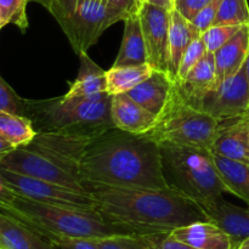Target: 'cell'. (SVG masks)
Here are the masks:
<instances>
[{
  "label": "cell",
  "instance_id": "12",
  "mask_svg": "<svg viewBox=\"0 0 249 249\" xmlns=\"http://www.w3.org/2000/svg\"><path fill=\"white\" fill-rule=\"evenodd\" d=\"M91 140L90 138L36 134L32 142L24 147L46 156L66 170L79 177V163Z\"/></svg>",
  "mask_w": 249,
  "mask_h": 249
},
{
  "label": "cell",
  "instance_id": "36",
  "mask_svg": "<svg viewBox=\"0 0 249 249\" xmlns=\"http://www.w3.org/2000/svg\"><path fill=\"white\" fill-rule=\"evenodd\" d=\"M212 0H174L173 7L184 18L191 22L202 9L207 6Z\"/></svg>",
  "mask_w": 249,
  "mask_h": 249
},
{
  "label": "cell",
  "instance_id": "37",
  "mask_svg": "<svg viewBox=\"0 0 249 249\" xmlns=\"http://www.w3.org/2000/svg\"><path fill=\"white\" fill-rule=\"evenodd\" d=\"M112 12L118 15L122 21L130 14H138L135 7V0H102Z\"/></svg>",
  "mask_w": 249,
  "mask_h": 249
},
{
  "label": "cell",
  "instance_id": "32",
  "mask_svg": "<svg viewBox=\"0 0 249 249\" xmlns=\"http://www.w3.org/2000/svg\"><path fill=\"white\" fill-rule=\"evenodd\" d=\"M0 109L17 114H24V99L5 82L0 75Z\"/></svg>",
  "mask_w": 249,
  "mask_h": 249
},
{
  "label": "cell",
  "instance_id": "19",
  "mask_svg": "<svg viewBox=\"0 0 249 249\" xmlns=\"http://www.w3.org/2000/svg\"><path fill=\"white\" fill-rule=\"evenodd\" d=\"M0 241L5 249H57L33 229L1 211Z\"/></svg>",
  "mask_w": 249,
  "mask_h": 249
},
{
  "label": "cell",
  "instance_id": "7",
  "mask_svg": "<svg viewBox=\"0 0 249 249\" xmlns=\"http://www.w3.org/2000/svg\"><path fill=\"white\" fill-rule=\"evenodd\" d=\"M48 11L78 56L88 53L108 27L122 21L102 0H53Z\"/></svg>",
  "mask_w": 249,
  "mask_h": 249
},
{
  "label": "cell",
  "instance_id": "30",
  "mask_svg": "<svg viewBox=\"0 0 249 249\" xmlns=\"http://www.w3.org/2000/svg\"><path fill=\"white\" fill-rule=\"evenodd\" d=\"M242 26H212L201 34L208 53H215L224 44L228 43Z\"/></svg>",
  "mask_w": 249,
  "mask_h": 249
},
{
  "label": "cell",
  "instance_id": "10",
  "mask_svg": "<svg viewBox=\"0 0 249 249\" xmlns=\"http://www.w3.org/2000/svg\"><path fill=\"white\" fill-rule=\"evenodd\" d=\"M195 106L219 122L246 117L249 111V85L245 66L204 95Z\"/></svg>",
  "mask_w": 249,
  "mask_h": 249
},
{
  "label": "cell",
  "instance_id": "9",
  "mask_svg": "<svg viewBox=\"0 0 249 249\" xmlns=\"http://www.w3.org/2000/svg\"><path fill=\"white\" fill-rule=\"evenodd\" d=\"M0 168L44 181L53 182L78 192H87L78 175L68 172L50 158L27 147H17L0 158Z\"/></svg>",
  "mask_w": 249,
  "mask_h": 249
},
{
  "label": "cell",
  "instance_id": "15",
  "mask_svg": "<svg viewBox=\"0 0 249 249\" xmlns=\"http://www.w3.org/2000/svg\"><path fill=\"white\" fill-rule=\"evenodd\" d=\"M111 118L114 128L135 135H145L155 125L157 117L128 94H118L112 96Z\"/></svg>",
  "mask_w": 249,
  "mask_h": 249
},
{
  "label": "cell",
  "instance_id": "13",
  "mask_svg": "<svg viewBox=\"0 0 249 249\" xmlns=\"http://www.w3.org/2000/svg\"><path fill=\"white\" fill-rule=\"evenodd\" d=\"M201 208L206 214L207 220L228 233L235 249L249 238V207L247 209L241 208L220 197Z\"/></svg>",
  "mask_w": 249,
  "mask_h": 249
},
{
  "label": "cell",
  "instance_id": "20",
  "mask_svg": "<svg viewBox=\"0 0 249 249\" xmlns=\"http://www.w3.org/2000/svg\"><path fill=\"white\" fill-rule=\"evenodd\" d=\"M175 84L178 85L185 99L195 106L204 95L208 94L216 85L214 53L207 51L206 55L190 71L185 79Z\"/></svg>",
  "mask_w": 249,
  "mask_h": 249
},
{
  "label": "cell",
  "instance_id": "46",
  "mask_svg": "<svg viewBox=\"0 0 249 249\" xmlns=\"http://www.w3.org/2000/svg\"><path fill=\"white\" fill-rule=\"evenodd\" d=\"M0 249H5V248H0Z\"/></svg>",
  "mask_w": 249,
  "mask_h": 249
},
{
  "label": "cell",
  "instance_id": "14",
  "mask_svg": "<svg viewBox=\"0 0 249 249\" xmlns=\"http://www.w3.org/2000/svg\"><path fill=\"white\" fill-rule=\"evenodd\" d=\"M209 151L249 164V117L220 122Z\"/></svg>",
  "mask_w": 249,
  "mask_h": 249
},
{
  "label": "cell",
  "instance_id": "2",
  "mask_svg": "<svg viewBox=\"0 0 249 249\" xmlns=\"http://www.w3.org/2000/svg\"><path fill=\"white\" fill-rule=\"evenodd\" d=\"M106 220L133 235L172 232L180 226L208 221L201 207L172 187L160 190L123 189L83 182Z\"/></svg>",
  "mask_w": 249,
  "mask_h": 249
},
{
  "label": "cell",
  "instance_id": "24",
  "mask_svg": "<svg viewBox=\"0 0 249 249\" xmlns=\"http://www.w3.org/2000/svg\"><path fill=\"white\" fill-rule=\"evenodd\" d=\"M219 177L225 185L228 194L245 201L249 207V164L213 155Z\"/></svg>",
  "mask_w": 249,
  "mask_h": 249
},
{
  "label": "cell",
  "instance_id": "18",
  "mask_svg": "<svg viewBox=\"0 0 249 249\" xmlns=\"http://www.w3.org/2000/svg\"><path fill=\"white\" fill-rule=\"evenodd\" d=\"M174 84L168 73L155 71L147 79L126 94L143 108L158 117L169 100Z\"/></svg>",
  "mask_w": 249,
  "mask_h": 249
},
{
  "label": "cell",
  "instance_id": "33",
  "mask_svg": "<svg viewBox=\"0 0 249 249\" xmlns=\"http://www.w3.org/2000/svg\"><path fill=\"white\" fill-rule=\"evenodd\" d=\"M44 238L57 249H100L95 238L70 237V236L46 235Z\"/></svg>",
  "mask_w": 249,
  "mask_h": 249
},
{
  "label": "cell",
  "instance_id": "47",
  "mask_svg": "<svg viewBox=\"0 0 249 249\" xmlns=\"http://www.w3.org/2000/svg\"><path fill=\"white\" fill-rule=\"evenodd\" d=\"M173 1H174V0H173Z\"/></svg>",
  "mask_w": 249,
  "mask_h": 249
},
{
  "label": "cell",
  "instance_id": "21",
  "mask_svg": "<svg viewBox=\"0 0 249 249\" xmlns=\"http://www.w3.org/2000/svg\"><path fill=\"white\" fill-rule=\"evenodd\" d=\"M197 36H201L191 24V22L181 16L173 7L170 10L169 39H168V75L177 82L180 61L187 46Z\"/></svg>",
  "mask_w": 249,
  "mask_h": 249
},
{
  "label": "cell",
  "instance_id": "3",
  "mask_svg": "<svg viewBox=\"0 0 249 249\" xmlns=\"http://www.w3.org/2000/svg\"><path fill=\"white\" fill-rule=\"evenodd\" d=\"M112 95L44 100L24 99V114L36 134H56L94 139L114 128L111 118Z\"/></svg>",
  "mask_w": 249,
  "mask_h": 249
},
{
  "label": "cell",
  "instance_id": "25",
  "mask_svg": "<svg viewBox=\"0 0 249 249\" xmlns=\"http://www.w3.org/2000/svg\"><path fill=\"white\" fill-rule=\"evenodd\" d=\"M155 72L148 63L139 66H112L106 71L107 92L109 95L126 94L147 79Z\"/></svg>",
  "mask_w": 249,
  "mask_h": 249
},
{
  "label": "cell",
  "instance_id": "45",
  "mask_svg": "<svg viewBox=\"0 0 249 249\" xmlns=\"http://www.w3.org/2000/svg\"><path fill=\"white\" fill-rule=\"evenodd\" d=\"M0 248H2V243H1V241H0Z\"/></svg>",
  "mask_w": 249,
  "mask_h": 249
},
{
  "label": "cell",
  "instance_id": "42",
  "mask_svg": "<svg viewBox=\"0 0 249 249\" xmlns=\"http://www.w3.org/2000/svg\"><path fill=\"white\" fill-rule=\"evenodd\" d=\"M245 70H246V75H247V80H248V85H249V50H248L247 58H246V62H245ZM247 117H249V111H248Z\"/></svg>",
  "mask_w": 249,
  "mask_h": 249
},
{
  "label": "cell",
  "instance_id": "26",
  "mask_svg": "<svg viewBox=\"0 0 249 249\" xmlns=\"http://www.w3.org/2000/svg\"><path fill=\"white\" fill-rule=\"evenodd\" d=\"M36 135L31 119L22 114L0 109V139L17 147L29 145Z\"/></svg>",
  "mask_w": 249,
  "mask_h": 249
},
{
  "label": "cell",
  "instance_id": "22",
  "mask_svg": "<svg viewBox=\"0 0 249 249\" xmlns=\"http://www.w3.org/2000/svg\"><path fill=\"white\" fill-rule=\"evenodd\" d=\"M148 63L145 39L139 14H130L124 19L121 49L113 66H139Z\"/></svg>",
  "mask_w": 249,
  "mask_h": 249
},
{
  "label": "cell",
  "instance_id": "44",
  "mask_svg": "<svg viewBox=\"0 0 249 249\" xmlns=\"http://www.w3.org/2000/svg\"><path fill=\"white\" fill-rule=\"evenodd\" d=\"M237 249H249V238H247V240H246L245 242L241 243L240 247H238Z\"/></svg>",
  "mask_w": 249,
  "mask_h": 249
},
{
  "label": "cell",
  "instance_id": "38",
  "mask_svg": "<svg viewBox=\"0 0 249 249\" xmlns=\"http://www.w3.org/2000/svg\"><path fill=\"white\" fill-rule=\"evenodd\" d=\"M2 156H0L1 158ZM17 197V195L5 184L4 179H2L1 174H0V207L7 206V204H11L15 201V198Z\"/></svg>",
  "mask_w": 249,
  "mask_h": 249
},
{
  "label": "cell",
  "instance_id": "6",
  "mask_svg": "<svg viewBox=\"0 0 249 249\" xmlns=\"http://www.w3.org/2000/svg\"><path fill=\"white\" fill-rule=\"evenodd\" d=\"M220 122L190 104L177 84L155 125L145 134L160 146H190L211 150Z\"/></svg>",
  "mask_w": 249,
  "mask_h": 249
},
{
  "label": "cell",
  "instance_id": "29",
  "mask_svg": "<svg viewBox=\"0 0 249 249\" xmlns=\"http://www.w3.org/2000/svg\"><path fill=\"white\" fill-rule=\"evenodd\" d=\"M206 53H207V49L201 36L195 38L194 40L190 43V45L187 46L184 55H182L181 61H180V65H179V70H178L177 82L175 83L182 82V80L185 79V77L189 74L190 71H191L192 68H194L195 66L201 61V58L203 57Z\"/></svg>",
  "mask_w": 249,
  "mask_h": 249
},
{
  "label": "cell",
  "instance_id": "17",
  "mask_svg": "<svg viewBox=\"0 0 249 249\" xmlns=\"http://www.w3.org/2000/svg\"><path fill=\"white\" fill-rule=\"evenodd\" d=\"M169 233L175 240L197 249H235L228 233L211 221H196Z\"/></svg>",
  "mask_w": 249,
  "mask_h": 249
},
{
  "label": "cell",
  "instance_id": "23",
  "mask_svg": "<svg viewBox=\"0 0 249 249\" xmlns=\"http://www.w3.org/2000/svg\"><path fill=\"white\" fill-rule=\"evenodd\" d=\"M79 72L74 82L71 83L66 97H82L107 92L106 71L97 66L88 53L79 55Z\"/></svg>",
  "mask_w": 249,
  "mask_h": 249
},
{
  "label": "cell",
  "instance_id": "40",
  "mask_svg": "<svg viewBox=\"0 0 249 249\" xmlns=\"http://www.w3.org/2000/svg\"><path fill=\"white\" fill-rule=\"evenodd\" d=\"M14 148V146H11L9 142H6V141H4L2 139H0V156L6 155L7 152L12 151Z\"/></svg>",
  "mask_w": 249,
  "mask_h": 249
},
{
  "label": "cell",
  "instance_id": "8",
  "mask_svg": "<svg viewBox=\"0 0 249 249\" xmlns=\"http://www.w3.org/2000/svg\"><path fill=\"white\" fill-rule=\"evenodd\" d=\"M0 174L5 184L23 198L53 206L67 207L75 209H97L96 201L88 192H78L53 182L44 181L27 175L17 174L10 170L1 169Z\"/></svg>",
  "mask_w": 249,
  "mask_h": 249
},
{
  "label": "cell",
  "instance_id": "39",
  "mask_svg": "<svg viewBox=\"0 0 249 249\" xmlns=\"http://www.w3.org/2000/svg\"><path fill=\"white\" fill-rule=\"evenodd\" d=\"M147 2H150V4L158 5V6L165 7V9H168V10L173 9V0H147Z\"/></svg>",
  "mask_w": 249,
  "mask_h": 249
},
{
  "label": "cell",
  "instance_id": "4",
  "mask_svg": "<svg viewBox=\"0 0 249 249\" xmlns=\"http://www.w3.org/2000/svg\"><path fill=\"white\" fill-rule=\"evenodd\" d=\"M0 211L14 216L44 236L104 238L114 235H133L122 226L106 220L97 209H75L40 203L17 196Z\"/></svg>",
  "mask_w": 249,
  "mask_h": 249
},
{
  "label": "cell",
  "instance_id": "5",
  "mask_svg": "<svg viewBox=\"0 0 249 249\" xmlns=\"http://www.w3.org/2000/svg\"><path fill=\"white\" fill-rule=\"evenodd\" d=\"M162 169L168 186L185 195L199 207L228 192L208 148L162 145Z\"/></svg>",
  "mask_w": 249,
  "mask_h": 249
},
{
  "label": "cell",
  "instance_id": "31",
  "mask_svg": "<svg viewBox=\"0 0 249 249\" xmlns=\"http://www.w3.org/2000/svg\"><path fill=\"white\" fill-rule=\"evenodd\" d=\"M95 241L100 249H151L139 235H114Z\"/></svg>",
  "mask_w": 249,
  "mask_h": 249
},
{
  "label": "cell",
  "instance_id": "41",
  "mask_svg": "<svg viewBox=\"0 0 249 249\" xmlns=\"http://www.w3.org/2000/svg\"><path fill=\"white\" fill-rule=\"evenodd\" d=\"M31 1L36 2V4H40L41 6L45 7L46 10H49V7H50V5H51V2H53V0H31Z\"/></svg>",
  "mask_w": 249,
  "mask_h": 249
},
{
  "label": "cell",
  "instance_id": "16",
  "mask_svg": "<svg viewBox=\"0 0 249 249\" xmlns=\"http://www.w3.org/2000/svg\"><path fill=\"white\" fill-rule=\"evenodd\" d=\"M249 50V24L242 26L237 33L214 53L216 85L235 75L245 66ZM214 88V89H215Z\"/></svg>",
  "mask_w": 249,
  "mask_h": 249
},
{
  "label": "cell",
  "instance_id": "28",
  "mask_svg": "<svg viewBox=\"0 0 249 249\" xmlns=\"http://www.w3.org/2000/svg\"><path fill=\"white\" fill-rule=\"evenodd\" d=\"M31 0H0V31L6 24L14 23L22 32L28 28L27 4Z\"/></svg>",
  "mask_w": 249,
  "mask_h": 249
},
{
  "label": "cell",
  "instance_id": "11",
  "mask_svg": "<svg viewBox=\"0 0 249 249\" xmlns=\"http://www.w3.org/2000/svg\"><path fill=\"white\" fill-rule=\"evenodd\" d=\"M148 65L155 71L168 72V39L170 10L146 2L139 11Z\"/></svg>",
  "mask_w": 249,
  "mask_h": 249
},
{
  "label": "cell",
  "instance_id": "27",
  "mask_svg": "<svg viewBox=\"0 0 249 249\" xmlns=\"http://www.w3.org/2000/svg\"><path fill=\"white\" fill-rule=\"evenodd\" d=\"M249 24L247 0H221L213 26H246Z\"/></svg>",
  "mask_w": 249,
  "mask_h": 249
},
{
  "label": "cell",
  "instance_id": "34",
  "mask_svg": "<svg viewBox=\"0 0 249 249\" xmlns=\"http://www.w3.org/2000/svg\"><path fill=\"white\" fill-rule=\"evenodd\" d=\"M220 2L221 0H212V1L209 2L204 9H202L201 11L197 14V16L191 21V24L194 26V28L196 29L197 33H198L199 36H201L202 33H204L207 29H209L214 24L216 15H218Z\"/></svg>",
  "mask_w": 249,
  "mask_h": 249
},
{
  "label": "cell",
  "instance_id": "1",
  "mask_svg": "<svg viewBox=\"0 0 249 249\" xmlns=\"http://www.w3.org/2000/svg\"><path fill=\"white\" fill-rule=\"evenodd\" d=\"M83 182L123 189H167L158 143L112 128L92 139L79 163Z\"/></svg>",
  "mask_w": 249,
  "mask_h": 249
},
{
  "label": "cell",
  "instance_id": "43",
  "mask_svg": "<svg viewBox=\"0 0 249 249\" xmlns=\"http://www.w3.org/2000/svg\"><path fill=\"white\" fill-rule=\"evenodd\" d=\"M147 2V0H135V7H136V12L139 14V11L141 10V7Z\"/></svg>",
  "mask_w": 249,
  "mask_h": 249
},
{
  "label": "cell",
  "instance_id": "35",
  "mask_svg": "<svg viewBox=\"0 0 249 249\" xmlns=\"http://www.w3.org/2000/svg\"><path fill=\"white\" fill-rule=\"evenodd\" d=\"M151 249H197L182 243L170 236L169 232L155 233V235L141 236Z\"/></svg>",
  "mask_w": 249,
  "mask_h": 249
}]
</instances>
